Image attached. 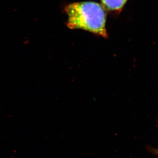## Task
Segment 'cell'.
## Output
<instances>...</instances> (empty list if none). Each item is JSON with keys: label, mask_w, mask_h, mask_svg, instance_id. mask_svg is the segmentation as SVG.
Returning a JSON list of instances; mask_svg holds the SVG:
<instances>
[{"label": "cell", "mask_w": 158, "mask_h": 158, "mask_svg": "<svg viewBox=\"0 0 158 158\" xmlns=\"http://www.w3.org/2000/svg\"><path fill=\"white\" fill-rule=\"evenodd\" d=\"M68 27L82 29L104 38L108 37L105 8L94 2L72 3L65 8Z\"/></svg>", "instance_id": "cell-1"}, {"label": "cell", "mask_w": 158, "mask_h": 158, "mask_svg": "<svg viewBox=\"0 0 158 158\" xmlns=\"http://www.w3.org/2000/svg\"><path fill=\"white\" fill-rule=\"evenodd\" d=\"M128 0H101L102 6L110 11L120 12Z\"/></svg>", "instance_id": "cell-2"}, {"label": "cell", "mask_w": 158, "mask_h": 158, "mask_svg": "<svg viewBox=\"0 0 158 158\" xmlns=\"http://www.w3.org/2000/svg\"><path fill=\"white\" fill-rule=\"evenodd\" d=\"M157 154H158V150H157Z\"/></svg>", "instance_id": "cell-3"}]
</instances>
